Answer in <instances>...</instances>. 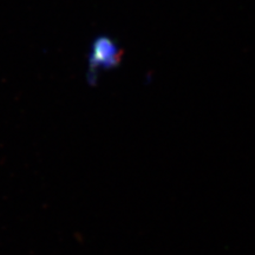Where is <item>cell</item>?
Masks as SVG:
<instances>
[{
	"label": "cell",
	"mask_w": 255,
	"mask_h": 255,
	"mask_svg": "<svg viewBox=\"0 0 255 255\" xmlns=\"http://www.w3.org/2000/svg\"><path fill=\"white\" fill-rule=\"evenodd\" d=\"M123 51L117 45L113 38L108 36H100L92 41L90 58V72L89 75L94 76L100 69H113L121 63Z\"/></svg>",
	"instance_id": "obj_1"
}]
</instances>
